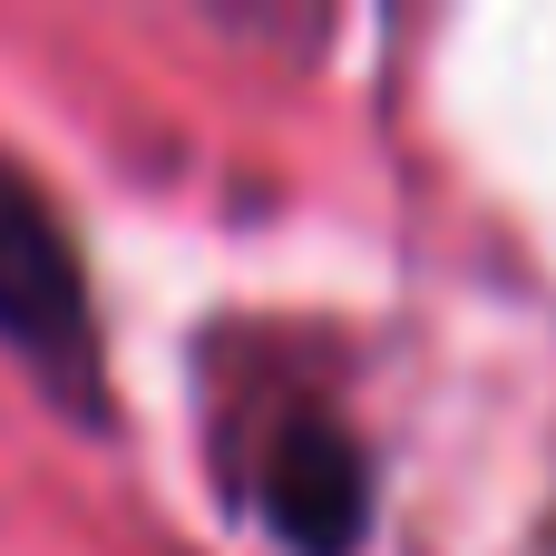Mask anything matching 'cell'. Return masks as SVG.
Listing matches in <instances>:
<instances>
[{
  "mask_svg": "<svg viewBox=\"0 0 556 556\" xmlns=\"http://www.w3.org/2000/svg\"><path fill=\"white\" fill-rule=\"evenodd\" d=\"M235 498L293 556H352L371 528V450L313 381H244L215 410Z\"/></svg>",
  "mask_w": 556,
  "mask_h": 556,
  "instance_id": "cell-1",
  "label": "cell"
},
{
  "mask_svg": "<svg viewBox=\"0 0 556 556\" xmlns=\"http://www.w3.org/2000/svg\"><path fill=\"white\" fill-rule=\"evenodd\" d=\"M0 342L78 410H98V313H88V274L78 244L59 225V205L29 186V166L0 156Z\"/></svg>",
  "mask_w": 556,
  "mask_h": 556,
  "instance_id": "cell-2",
  "label": "cell"
}]
</instances>
